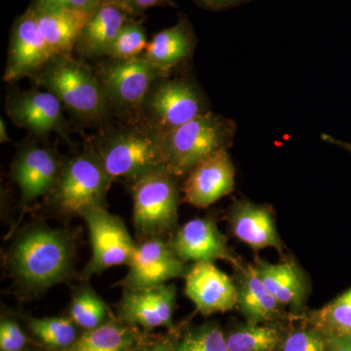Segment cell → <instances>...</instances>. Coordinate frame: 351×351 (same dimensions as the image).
<instances>
[{"instance_id":"8d00e7d4","label":"cell","mask_w":351,"mask_h":351,"mask_svg":"<svg viewBox=\"0 0 351 351\" xmlns=\"http://www.w3.org/2000/svg\"><path fill=\"white\" fill-rule=\"evenodd\" d=\"M328 351H351V336H327Z\"/></svg>"},{"instance_id":"83f0119b","label":"cell","mask_w":351,"mask_h":351,"mask_svg":"<svg viewBox=\"0 0 351 351\" xmlns=\"http://www.w3.org/2000/svg\"><path fill=\"white\" fill-rule=\"evenodd\" d=\"M313 320L326 336H351V288L315 311Z\"/></svg>"},{"instance_id":"484cf974","label":"cell","mask_w":351,"mask_h":351,"mask_svg":"<svg viewBox=\"0 0 351 351\" xmlns=\"http://www.w3.org/2000/svg\"><path fill=\"white\" fill-rule=\"evenodd\" d=\"M69 317L85 331L113 318L106 302L89 285L82 286L71 298Z\"/></svg>"},{"instance_id":"30bf717a","label":"cell","mask_w":351,"mask_h":351,"mask_svg":"<svg viewBox=\"0 0 351 351\" xmlns=\"http://www.w3.org/2000/svg\"><path fill=\"white\" fill-rule=\"evenodd\" d=\"M128 267L126 276L119 282L123 289L163 285L186 277L189 269L163 237L138 240Z\"/></svg>"},{"instance_id":"3957f363","label":"cell","mask_w":351,"mask_h":351,"mask_svg":"<svg viewBox=\"0 0 351 351\" xmlns=\"http://www.w3.org/2000/svg\"><path fill=\"white\" fill-rule=\"evenodd\" d=\"M237 123L209 112L160 136L164 166L178 178L188 174L205 158L232 147Z\"/></svg>"},{"instance_id":"7402d4cb","label":"cell","mask_w":351,"mask_h":351,"mask_svg":"<svg viewBox=\"0 0 351 351\" xmlns=\"http://www.w3.org/2000/svg\"><path fill=\"white\" fill-rule=\"evenodd\" d=\"M237 269V306L247 322L267 323L279 317L283 306L270 294L254 265H242Z\"/></svg>"},{"instance_id":"f1b7e54d","label":"cell","mask_w":351,"mask_h":351,"mask_svg":"<svg viewBox=\"0 0 351 351\" xmlns=\"http://www.w3.org/2000/svg\"><path fill=\"white\" fill-rule=\"evenodd\" d=\"M174 351H228L226 335L216 323L188 330L176 339Z\"/></svg>"},{"instance_id":"7c38bea8","label":"cell","mask_w":351,"mask_h":351,"mask_svg":"<svg viewBox=\"0 0 351 351\" xmlns=\"http://www.w3.org/2000/svg\"><path fill=\"white\" fill-rule=\"evenodd\" d=\"M176 302L177 288L174 284L123 289L117 306V318L145 331L158 327H172Z\"/></svg>"},{"instance_id":"cb8c5ba5","label":"cell","mask_w":351,"mask_h":351,"mask_svg":"<svg viewBox=\"0 0 351 351\" xmlns=\"http://www.w3.org/2000/svg\"><path fill=\"white\" fill-rule=\"evenodd\" d=\"M144 337L138 327L113 317L83 332L73 346L63 351H134Z\"/></svg>"},{"instance_id":"ffe728a7","label":"cell","mask_w":351,"mask_h":351,"mask_svg":"<svg viewBox=\"0 0 351 351\" xmlns=\"http://www.w3.org/2000/svg\"><path fill=\"white\" fill-rule=\"evenodd\" d=\"M117 0H104L83 27L75 50L83 58L107 56L120 29L130 19Z\"/></svg>"},{"instance_id":"603a6c76","label":"cell","mask_w":351,"mask_h":351,"mask_svg":"<svg viewBox=\"0 0 351 351\" xmlns=\"http://www.w3.org/2000/svg\"><path fill=\"white\" fill-rule=\"evenodd\" d=\"M261 280L283 306L300 308L306 297V281L294 262L271 263L258 261L254 265Z\"/></svg>"},{"instance_id":"52a82bcc","label":"cell","mask_w":351,"mask_h":351,"mask_svg":"<svg viewBox=\"0 0 351 351\" xmlns=\"http://www.w3.org/2000/svg\"><path fill=\"white\" fill-rule=\"evenodd\" d=\"M211 112L206 95L191 76H162L149 90L140 114L159 136Z\"/></svg>"},{"instance_id":"ac0fdd59","label":"cell","mask_w":351,"mask_h":351,"mask_svg":"<svg viewBox=\"0 0 351 351\" xmlns=\"http://www.w3.org/2000/svg\"><path fill=\"white\" fill-rule=\"evenodd\" d=\"M196 43L193 24L181 13L174 25L157 32L143 56L161 75H171L191 61Z\"/></svg>"},{"instance_id":"d6986e66","label":"cell","mask_w":351,"mask_h":351,"mask_svg":"<svg viewBox=\"0 0 351 351\" xmlns=\"http://www.w3.org/2000/svg\"><path fill=\"white\" fill-rule=\"evenodd\" d=\"M230 223L233 235L254 251L265 248L281 251L283 248L269 207L249 200L237 201L230 209Z\"/></svg>"},{"instance_id":"e575fe53","label":"cell","mask_w":351,"mask_h":351,"mask_svg":"<svg viewBox=\"0 0 351 351\" xmlns=\"http://www.w3.org/2000/svg\"><path fill=\"white\" fill-rule=\"evenodd\" d=\"M176 339L171 335L152 339L145 336L134 351H174Z\"/></svg>"},{"instance_id":"9c48e42d","label":"cell","mask_w":351,"mask_h":351,"mask_svg":"<svg viewBox=\"0 0 351 351\" xmlns=\"http://www.w3.org/2000/svg\"><path fill=\"white\" fill-rule=\"evenodd\" d=\"M82 218L86 223L92 247L91 260L82 272L84 279L103 274L110 267H128L137 243L121 218L110 214L107 208L90 210Z\"/></svg>"},{"instance_id":"8992f818","label":"cell","mask_w":351,"mask_h":351,"mask_svg":"<svg viewBox=\"0 0 351 351\" xmlns=\"http://www.w3.org/2000/svg\"><path fill=\"white\" fill-rule=\"evenodd\" d=\"M133 223L138 240L163 237L177 225L180 189L177 176L166 169L145 173L129 182Z\"/></svg>"},{"instance_id":"f35d334b","label":"cell","mask_w":351,"mask_h":351,"mask_svg":"<svg viewBox=\"0 0 351 351\" xmlns=\"http://www.w3.org/2000/svg\"><path fill=\"white\" fill-rule=\"evenodd\" d=\"M0 141L1 143L11 142L8 134H7L5 122L3 121V119H0Z\"/></svg>"},{"instance_id":"5bb4252c","label":"cell","mask_w":351,"mask_h":351,"mask_svg":"<svg viewBox=\"0 0 351 351\" xmlns=\"http://www.w3.org/2000/svg\"><path fill=\"white\" fill-rule=\"evenodd\" d=\"M168 243L184 263H215L221 260L232 263L237 269L242 267L211 219H191L178 228Z\"/></svg>"},{"instance_id":"836d02e7","label":"cell","mask_w":351,"mask_h":351,"mask_svg":"<svg viewBox=\"0 0 351 351\" xmlns=\"http://www.w3.org/2000/svg\"><path fill=\"white\" fill-rule=\"evenodd\" d=\"M131 17L136 18L154 7H177L173 0H117Z\"/></svg>"},{"instance_id":"277c9868","label":"cell","mask_w":351,"mask_h":351,"mask_svg":"<svg viewBox=\"0 0 351 351\" xmlns=\"http://www.w3.org/2000/svg\"><path fill=\"white\" fill-rule=\"evenodd\" d=\"M93 149L112 182H129L151 171L165 169L160 136L145 124L108 132Z\"/></svg>"},{"instance_id":"ba28073f","label":"cell","mask_w":351,"mask_h":351,"mask_svg":"<svg viewBox=\"0 0 351 351\" xmlns=\"http://www.w3.org/2000/svg\"><path fill=\"white\" fill-rule=\"evenodd\" d=\"M110 104L120 112L140 114L152 85L162 75L144 56L108 59L96 71Z\"/></svg>"},{"instance_id":"e0dca14e","label":"cell","mask_w":351,"mask_h":351,"mask_svg":"<svg viewBox=\"0 0 351 351\" xmlns=\"http://www.w3.org/2000/svg\"><path fill=\"white\" fill-rule=\"evenodd\" d=\"M184 278V293L203 315L226 313L237 306V283L214 263H193Z\"/></svg>"},{"instance_id":"6da1fadb","label":"cell","mask_w":351,"mask_h":351,"mask_svg":"<svg viewBox=\"0 0 351 351\" xmlns=\"http://www.w3.org/2000/svg\"><path fill=\"white\" fill-rule=\"evenodd\" d=\"M6 263L19 287L41 292L68 280L75 265V246L66 232L36 225L14 240Z\"/></svg>"},{"instance_id":"f546056e","label":"cell","mask_w":351,"mask_h":351,"mask_svg":"<svg viewBox=\"0 0 351 351\" xmlns=\"http://www.w3.org/2000/svg\"><path fill=\"white\" fill-rule=\"evenodd\" d=\"M145 27L136 18H130L120 29L113 41L107 57L110 59L125 60L144 55L147 47Z\"/></svg>"},{"instance_id":"5b68a950","label":"cell","mask_w":351,"mask_h":351,"mask_svg":"<svg viewBox=\"0 0 351 351\" xmlns=\"http://www.w3.org/2000/svg\"><path fill=\"white\" fill-rule=\"evenodd\" d=\"M112 184L92 149L63 162L56 186L50 193L51 203L66 218L82 217L90 210L106 208Z\"/></svg>"},{"instance_id":"2e32d148","label":"cell","mask_w":351,"mask_h":351,"mask_svg":"<svg viewBox=\"0 0 351 351\" xmlns=\"http://www.w3.org/2000/svg\"><path fill=\"white\" fill-rule=\"evenodd\" d=\"M186 176L182 191L184 201L193 206H211L234 191L235 167L228 149L207 157Z\"/></svg>"},{"instance_id":"4316f807","label":"cell","mask_w":351,"mask_h":351,"mask_svg":"<svg viewBox=\"0 0 351 351\" xmlns=\"http://www.w3.org/2000/svg\"><path fill=\"white\" fill-rule=\"evenodd\" d=\"M27 325L34 337L51 350H66L80 338L77 326L69 317H31Z\"/></svg>"},{"instance_id":"d6a6232c","label":"cell","mask_w":351,"mask_h":351,"mask_svg":"<svg viewBox=\"0 0 351 351\" xmlns=\"http://www.w3.org/2000/svg\"><path fill=\"white\" fill-rule=\"evenodd\" d=\"M104 0H32L34 10L69 9V10L93 11Z\"/></svg>"},{"instance_id":"7a4b0ae2","label":"cell","mask_w":351,"mask_h":351,"mask_svg":"<svg viewBox=\"0 0 351 351\" xmlns=\"http://www.w3.org/2000/svg\"><path fill=\"white\" fill-rule=\"evenodd\" d=\"M32 78L77 119L94 122L108 117L110 104L98 75L71 55L53 57Z\"/></svg>"},{"instance_id":"4fadbf2b","label":"cell","mask_w":351,"mask_h":351,"mask_svg":"<svg viewBox=\"0 0 351 351\" xmlns=\"http://www.w3.org/2000/svg\"><path fill=\"white\" fill-rule=\"evenodd\" d=\"M63 104L47 90L11 92L6 99V112L16 125L38 137L53 132L66 136Z\"/></svg>"},{"instance_id":"44dd1931","label":"cell","mask_w":351,"mask_h":351,"mask_svg":"<svg viewBox=\"0 0 351 351\" xmlns=\"http://www.w3.org/2000/svg\"><path fill=\"white\" fill-rule=\"evenodd\" d=\"M32 10L36 14L41 34L54 57L71 55L83 27L94 11L69 9Z\"/></svg>"},{"instance_id":"1f68e13d","label":"cell","mask_w":351,"mask_h":351,"mask_svg":"<svg viewBox=\"0 0 351 351\" xmlns=\"http://www.w3.org/2000/svg\"><path fill=\"white\" fill-rule=\"evenodd\" d=\"M27 345V337L17 321L1 318L0 322V351H22Z\"/></svg>"},{"instance_id":"4dcf8cb0","label":"cell","mask_w":351,"mask_h":351,"mask_svg":"<svg viewBox=\"0 0 351 351\" xmlns=\"http://www.w3.org/2000/svg\"><path fill=\"white\" fill-rule=\"evenodd\" d=\"M278 351H328V337L321 330H295L284 337Z\"/></svg>"},{"instance_id":"74e56055","label":"cell","mask_w":351,"mask_h":351,"mask_svg":"<svg viewBox=\"0 0 351 351\" xmlns=\"http://www.w3.org/2000/svg\"><path fill=\"white\" fill-rule=\"evenodd\" d=\"M321 138L324 142L329 143V144L337 145V147H341V149H345V151L351 154V144L350 143L343 142V141L338 140V138L332 137V136L328 135V134H322Z\"/></svg>"},{"instance_id":"8fae6325","label":"cell","mask_w":351,"mask_h":351,"mask_svg":"<svg viewBox=\"0 0 351 351\" xmlns=\"http://www.w3.org/2000/svg\"><path fill=\"white\" fill-rule=\"evenodd\" d=\"M3 80L34 77L54 57L39 29L36 14L27 8L14 23Z\"/></svg>"},{"instance_id":"d4e9b609","label":"cell","mask_w":351,"mask_h":351,"mask_svg":"<svg viewBox=\"0 0 351 351\" xmlns=\"http://www.w3.org/2000/svg\"><path fill=\"white\" fill-rule=\"evenodd\" d=\"M284 336L267 323L247 322L226 335L228 351H278Z\"/></svg>"},{"instance_id":"d590c367","label":"cell","mask_w":351,"mask_h":351,"mask_svg":"<svg viewBox=\"0 0 351 351\" xmlns=\"http://www.w3.org/2000/svg\"><path fill=\"white\" fill-rule=\"evenodd\" d=\"M200 8L209 11H225L249 3L251 0H193Z\"/></svg>"},{"instance_id":"9a60e30c","label":"cell","mask_w":351,"mask_h":351,"mask_svg":"<svg viewBox=\"0 0 351 351\" xmlns=\"http://www.w3.org/2000/svg\"><path fill=\"white\" fill-rule=\"evenodd\" d=\"M63 162L51 149L27 145L21 149L11 166L13 180L21 191V203L29 204L50 195L56 186Z\"/></svg>"}]
</instances>
